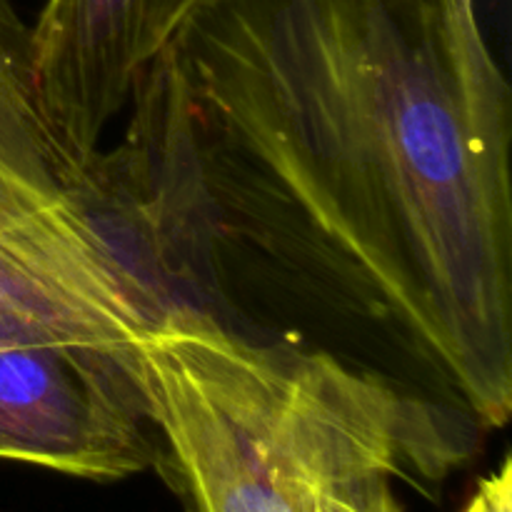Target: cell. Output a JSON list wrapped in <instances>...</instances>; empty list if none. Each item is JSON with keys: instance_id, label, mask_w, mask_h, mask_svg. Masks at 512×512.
I'll return each instance as SVG.
<instances>
[{"instance_id": "cell-6", "label": "cell", "mask_w": 512, "mask_h": 512, "mask_svg": "<svg viewBox=\"0 0 512 512\" xmlns=\"http://www.w3.org/2000/svg\"><path fill=\"white\" fill-rule=\"evenodd\" d=\"M108 203L40 105L30 25L0 0V230L70 203Z\"/></svg>"}, {"instance_id": "cell-1", "label": "cell", "mask_w": 512, "mask_h": 512, "mask_svg": "<svg viewBox=\"0 0 512 512\" xmlns=\"http://www.w3.org/2000/svg\"><path fill=\"white\" fill-rule=\"evenodd\" d=\"M95 178L165 288L483 430L512 413V98L475 0H208Z\"/></svg>"}, {"instance_id": "cell-3", "label": "cell", "mask_w": 512, "mask_h": 512, "mask_svg": "<svg viewBox=\"0 0 512 512\" xmlns=\"http://www.w3.org/2000/svg\"><path fill=\"white\" fill-rule=\"evenodd\" d=\"M0 460L100 483L155 468L135 340H0Z\"/></svg>"}, {"instance_id": "cell-5", "label": "cell", "mask_w": 512, "mask_h": 512, "mask_svg": "<svg viewBox=\"0 0 512 512\" xmlns=\"http://www.w3.org/2000/svg\"><path fill=\"white\" fill-rule=\"evenodd\" d=\"M208 0H45L30 25L40 105L65 148L93 168L145 70Z\"/></svg>"}, {"instance_id": "cell-8", "label": "cell", "mask_w": 512, "mask_h": 512, "mask_svg": "<svg viewBox=\"0 0 512 512\" xmlns=\"http://www.w3.org/2000/svg\"><path fill=\"white\" fill-rule=\"evenodd\" d=\"M463 512H512L510 458H503L498 470H493V473L480 480Z\"/></svg>"}, {"instance_id": "cell-4", "label": "cell", "mask_w": 512, "mask_h": 512, "mask_svg": "<svg viewBox=\"0 0 512 512\" xmlns=\"http://www.w3.org/2000/svg\"><path fill=\"white\" fill-rule=\"evenodd\" d=\"M173 295L103 203L60 205L0 230V340H138Z\"/></svg>"}, {"instance_id": "cell-7", "label": "cell", "mask_w": 512, "mask_h": 512, "mask_svg": "<svg viewBox=\"0 0 512 512\" xmlns=\"http://www.w3.org/2000/svg\"><path fill=\"white\" fill-rule=\"evenodd\" d=\"M403 470L390 460L365 458L340 465L320 483L313 512H405L395 495Z\"/></svg>"}, {"instance_id": "cell-2", "label": "cell", "mask_w": 512, "mask_h": 512, "mask_svg": "<svg viewBox=\"0 0 512 512\" xmlns=\"http://www.w3.org/2000/svg\"><path fill=\"white\" fill-rule=\"evenodd\" d=\"M135 355L155 470L185 512H313L325 475L365 458L435 488L478 448L480 425L460 410L325 350L245 335L185 300Z\"/></svg>"}]
</instances>
